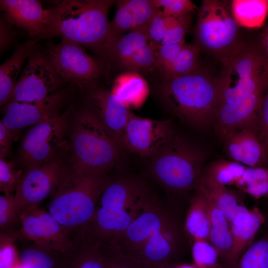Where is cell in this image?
<instances>
[{
  "label": "cell",
  "instance_id": "9",
  "mask_svg": "<svg viewBox=\"0 0 268 268\" xmlns=\"http://www.w3.org/2000/svg\"><path fill=\"white\" fill-rule=\"evenodd\" d=\"M221 63L223 70L217 78L220 106L268 88V72L261 42L247 43L236 54Z\"/></svg>",
  "mask_w": 268,
  "mask_h": 268
},
{
  "label": "cell",
  "instance_id": "38",
  "mask_svg": "<svg viewBox=\"0 0 268 268\" xmlns=\"http://www.w3.org/2000/svg\"><path fill=\"white\" fill-rule=\"evenodd\" d=\"M123 67L135 72L158 67L155 48L147 43L139 49Z\"/></svg>",
  "mask_w": 268,
  "mask_h": 268
},
{
  "label": "cell",
  "instance_id": "52",
  "mask_svg": "<svg viewBox=\"0 0 268 268\" xmlns=\"http://www.w3.org/2000/svg\"><path fill=\"white\" fill-rule=\"evenodd\" d=\"M176 265H177L176 263H175V264L169 265L168 266H166V267L164 268H175Z\"/></svg>",
  "mask_w": 268,
  "mask_h": 268
},
{
  "label": "cell",
  "instance_id": "51",
  "mask_svg": "<svg viewBox=\"0 0 268 268\" xmlns=\"http://www.w3.org/2000/svg\"><path fill=\"white\" fill-rule=\"evenodd\" d=\"M261 43L265 53L266 70L268 72V25L264 28L262 32Z\"/></svg>",
  "mask_w": 268,
  "mask_h": 268
},
{
  "label": "cell",
  "instance_id": "42",
  "mask_svg": "<svg viewBox=\"0 0 268 268\" xmlns=\"http://www.w3.org/2000/svg\"><path fill=\"white\" fill-rule=\"evenodd\" d=\"M134 30L147 27L152 18L160 9L153 0H133Z\"/></svg>",
  "mask_w": 268,
  "mask_h": 268
},
{
  "label": "cell",
  "instance_id": "19",
  "mask_svg": "<svg viewBox=\"0 0 268 268\" xmlns=\"http://www.w3.org/2000/svg\"><path fill=\"white\" fill-rule=\"evenodd\" d=\"M89 99L91 106L88 110L122 145L123 135L131 113L129 108L119 102L111 91L103 89L92 91Z\"/></svg>",
  "mask_w": 268,
  "mask_h": 268
},
{
  "label": "cell",
  "instance_id": "21",
  "mask_svg": "<svg viewBox=\"0 0 268 268\" xmlns=\"http://www.w3.org/2000/svg\"><path fill=\"white\" fill-rule=\"evenodd\" d=\"M265 217L258 208L242 212L231 222L232 245L224 268L234 267L253 240Z\"/></svg>",
  "mask_w": 268,
  "mask_h": 268
},
{
  "label": "cell",
  "instance_id": "18",
  "mask_svg": "<svg viewBox=\"0 0 268 268\" xmlns=\"http://www.w3.org/2000/svg\"><path fill=\"white\" fill-rule=\"evenodd\" d=\"M0 8L12 24L31 37H42L50 25L52 8L45 9L36 0H0Z\"/></svg>",
  "mask_w": 268,
  "mask_h": 268
},
{
  "label": "cell",
  "instance_id": "20",
  "mask_svg": "<svg viewBox=\"0 0 268 268\" xmlns=\"http://www.w3.org/2000/svg\"><path fill=\"white\" fill-rule=\"evenodd\" d=\"M222 141L225 154L233 161L249 167H268L264 148L253 130L245 128L232 131Z\"/></svg>",
  "mask_w": 268,
  "mask_h": 268
},
{
  "label": "cell",
  "instance_id": "44",
  "mask_svg": "<svg viewBox=\"0 0 268 268\" xmlns=\"http://www.w3.org/2000/svg\"><path fill=\"white\" fill-rule=\"evenodd\" d=\"M156 6L163 8V13L173 17H179L192 14L197 6L190 0H153Z\"/></svg>",
  "mask_w": 268,
  "mask_h": 268
},
{
  "label": "cell",
  "instance_id": "25",
  "mask_svg": "<svg viewBox=\"0 0 268 268\" xmlns=\"http://www.w3.org/2000/svg\"><path fill=\"white\" fill-rule=\"evenodd\" d=\"M111 92L128 108H137L145 102L149 88L146 81L140 74L131 71L123 73L116 78Z\"/></svg>",
  "mask_w": 268,
  "mask_h": 268
},
{
  "label": "cell",
  "instance_id": "37",
  "mask_svg": "<svg viewBox=\"0 0 268 268\" xmlns=\"http://www.w3.org/2000/svg\"><path fill=\"white\" fill-rule=\"evenodd\" d=\"M20 224V212L18 210L14 195L0 196V227L2 232H12L11 228L16 223Z\"/></svg>",
  "mask_w": 268,
  "mask_h": 268
},
{
  "label": "cell",
  "instance_id": "16",
  "mask_svg": "<svg viewBox=\"0 0 268 268\" xmlns=\"http://www.w3.org/2000/svg\"><path fill=\"white\" fill-rule=\"evenodd\" d=\"M62 90L38 102L10 101L3 108L2 122L14 134L59 114L66 99Z\"/></svg>",
  "mask_w": 268,
  "mask_h": 268
},
{
  "label": "cell",
  "instance_id": "54",
  "mask_svg": "<svg viewBox=\"0 0 268 268\" xmlns=\"http://www.w3.org/2000/svg\"></svg>",
  "mask_w": 268,
  "mask_h": 268
},
{
  "label": "cell",
  "instance_id": "32",
  "mask_svg": "<svg viewBox=\"0 0 268 268\" xmlns=\"http://www.w3.org/2000/svg\"><path fill=\"white\" fill-rule=\"evenodd\" d=\"M105 268H153L133 257L118 244L100 243Z\"/></svg>",
  "mask_w": 268,
  "mask_h": 268
},
{
  "label": "cell",
  "instance_id": "14",
  "mask_svg": "<svg viewBox=\"0 0 268 268\" xmlns=\"http://www.w3.org/2000/svg\"><path fill=\"white\" fill-rule=\"evenodd\" d=\"M67 164L59 156L48 162L26 169L14 194L20 213L25 208L39 205L45 198L51 196Z\"/></svg>",
  "mask_w": 268,
  "mask_h": 268
},
{
  "label": "cell",
  "instance_id": "13",
  "mask_svg": "<svg viewBox=\"0 0 268 268\" xmlns=\"http://www.w3.org/2000/svg\"><path fill=\"white\" fill-rule=\"evenodd\" d=\"M14 232L17 240L31 241L62 252H69L75 246L69 232L39 204L21 211L20 228Z\"/></svg>",
  "mask_w": 268,
  "mask_h": 268
},
{
  "label": "cell",
  "instance_id": "6",
  "mask_svg": "<svg viewBox=\"0 0 268 268\" xmlns=\"http://www.w3.org/2000/svg\"><path fill=\"white\" fill-rule=\"evenodd\" d=\"M115 1H57L52 7L51 23L42 37H60L102 51L107 39L108 12Z\"/></svg>",
  "mask_w": 268,
  "mask_h": 268
},
{
  "label": "cell",
  "instance_id": "5",
  "mask_svg": "<svg viewBox=\"0 0 268 268\" xmlns=\"http://www.w3.org/2000/svg\"><path fill=\"white\" fill-rule=\"evenodd\" d=\"M150 175L167 193L181 202L190 199L205 167V152L174 135L151 157Z\"/></svg>",
  "mask_w": 268,
  "mask_h": 268
},
{
  "label": "cell",
  "instance_id": "1",
  "mask_svg": "<svg viewBox=\"0 0 268 268\" xmlns=\"http://www.w3.org/2000/svg\"><path fill=\"white\" fill-rule=\"evenodd\" d=\"M182 202L158 198L128 227L116 244L153 268L176 263L186 250Z\"/></svg>",
  "mask_w": 268,
  "mask_h": 268
},
{
  "label": "cell",
  "instance_id": "31",
  "mask_svg": "<svg viewBox=\"0 0 268 268\" xmlns=\"http://www.w3.org/2000/svg\"><path fill=\"white\" fill-rule=\"evenodd\" d=\"M247 166L234 161L219 159L205 166L202 176L223 186H234Z\"/></svg>",
  "mask_w": 268,
  "mask_h": 268
},
{
  "label": "cell",
  "instance_id": "45",
  "mask_svg": "<svg viewBox=\"0 0 268 268\" xmlns=\"http://www.w3.org/2000/svg\"><path fill=\"white\" fill-rule=\"evenodd\" d=\"M258 136L264 148L266 165L268 164V88L260 106L257 120Z\"/></svg>",
  "mask_w": 268,
  "mask_h": 268
},
{
  "label": "cell",
  "instance_id": "48",
  "mask_svg": "<svg viewBox=\"0 0 268 268\" xmlns=\"http://www.w3.org/2000/svg\"><path fill=\"white\" fill-rule=\"evenodd\" d=\"M14 133L1 120L0 121V158H5L11 149Z\"/></svg>",
  "mask_w": 268,
  "mask_h": 268
},
{
  "label": "cell",
  "instance_id": "23",
  "mask_svg": "<svg viewBox=\"0 0 268 268\" xmlns=\"http://www.w3.org/2000/svg\"><path fill=\"white\" fill-rule=\"evenodd\" d=\"M196 189L202 192L224 214L230 223L248 209L240 194L203 176H201Z\"/></svg>",
  "mask_w": 268,
  "mask_h": 268
},
{
  "label": "cell",
  "instance_id": "22",
  "mask_svg": "<svg viewBox=\"0 0 268 268\" xmlns=\"http://www.w3.org/2000/svg\"><path fill=\"white\" fill-rule=\"evenodd\" d=\"M36 41L29 39L20 44L0 66V104L10 100L26 60L35 50Z\"/></svg>",
  "mask_w": 268,
  "mask_h": 268
},
{
  "label": "cell",
  "instance_id": "46",
  "mask_svg": "<svg viewBox=\"0 0 268 268\" xmlns=\"http://www.w3.org/2000/svg\"><path fill=\"white\" fill-rule=\"evenodd\" d=\"M185 44H160L155 48L158 67L162 71L173 63Z\"/></svg>",
  "mask_w": 268,
  "mask_h": 268
},
{
  "label": "cell",
  "instance_id": "12",
  "mask_svg": "<svg viewBox=\"0 0 268 268\" xmlns=\"http://www.w3.org/2000/svg\"><path fill=\"white\" fill-rule=\"evenodd\" d=\"M65 83L46 54L35 50L27 60L9 102L43 100Z\"/></svg>",
  "mask_w": 268,
  "mask_h": 268
},
{
  "label": "cell",
  "instance_id": "53",
  "mask_svg": "<svg viewBox=\"0 0 268 268\" xmlns=\"http://www.w3.org/2000/svg\"><path fill=\"white\" fill-rule=\"evenodd\" d=\"M14 268H25L23 267L22 266H21L20 264H19L18 265H17L16 267H15Z\"/></svg>",
  "mask_w": 268,
  "mask_h": 268
},
{
  "label": "cell",
  "instance_id": "3",
  "mask_svg": "<svg viewBox=\"0 0 268 268\" xmlns=\"http://www.w3.org/2000/svg\"><path fill=\"white\" fill-rule=\"evenodd\" d=\"M159 198L143 180L130 176L111 179L98 203L88 234L116 244L131 224Z\"/></svg>",
  "mask_w": 268,
  "mask_h": 268
},
{
  "label": "cell",
  "instance_id": "39",
  "mask_svg": "<svg viewBox=\"0 0 268 268\" xmlns=\"http://www.w3.org/2000/svg\"><path fill=\"white\" fill-rule=\"evenodd\" d=\"M192 21V14L179 17H171V19L160 44L185 43V37Z\"/></svg>",
  "mask_w": 268,
  "mask_h": 268
},
{
  "label": "cell",
  "instance_id": "7",
  "mask_svg": "<svg viewBox=\"0 0 268 268\" xmlns=\"http://www.w3.org/2000/svg\"><path fill=\"white\" fill-rule=\"evenodd\" d=\"M70 134V166L107 173L119 163L124 147L88 109L77 116Z\"/></svg>",
  "mask_w": 268,
  "mask_h": 268
},
{
  "label": "cell",
  "instance_id": "24",
  "mask_svg": "<svg viewBox=\"0 0 268 268\" xmlns=\"http://www.w3.org/2000/svg\"><path fill=\"white\" fill-rule=\"evenodd\" d=\"M184 226L188 236L193 241L209 240L211 216L209 201L204 194L195 190L189 201Z\"/></svg>",
  "mask_w": 268,
  "mask_h": 268
},
{
  "label": "cell",
  "instance_id": "29",
  "mask_svg": "<svg viewBox=\"0 0 268 268\" xmlns=\"http://www.w3.org/2000/svg\"><path fill=\"white\" fill-rule=\"evenodd\" d=\"M207 198V197H206ZM211 216V227L208 241L216 249L224 268L232 245L230 223L224 214L208 200Z\"/></svg>",
  "mask_w": 268,
  "mask_h": 268
},
{
  "label": "cell",
  "instance_id": "4",
  "mask_svg": "<svg viewBox=\"0 0 268 268\" xmlns=\"http://www.w3.org/2000/svg\"><path fill=\"white\" fill-rule=\"evenodd\" d=\"M160 93L169 109L183 121L198 127L214 125L220 106L217 78L199 68L164 79Z\"/></svg>",
  "mask_w": 268,
  "mask_h": 268
},
{
  "label": "cell",
  "instance_id": "36",
  "mask_svg": "<svg viewBox=\"0 0 268 268\" xmlns=\"http://www.w3.org/2000/svg\"><path fill=\"white\" fill-rule=\"evenodd\" d=\"M192 252L197 268H223L218 262L219 257L216 249L208 241L194 240Z\"/></svg>",
  "mask_w": 268,
  "mask_h": 268
},
{
  "label": "cell",
  "instance_id": "30",
  "mask_svg": "<svg viewBox=\"0 0 268 268\" xmlns=\"http://www.w3.org/2000/svg\"><path fill=\"white\" fill-rule=\"evenodd\" d=\"M231 7L236 22L246 28L262 26L268 13V1L265 0H233Z\"/></svg>",
  "mask_w": 268,
  "mask_h": 268
},
{
  "label": "cell",
  "instance_id": "47",
  "mask_svg": "<svg viewBox=\"0 0 268 268\" xmlns=\"http://www.w3.org/2000/svg\"><path fill=\"white\" fill-rule=\"evenodd\" d=\"M268 178V167H247L242 176L236 183L234 186L240 189L242 187L249 183L262 181Z\"/></svg>",
  "mask_w": 268,
  "mask_h": 268
},
{
  "label": "cell",
  "instance_id": "49",
  "mask_svg": "<svg viewBox=\"0 0 268 268\" xmlns=\"http://www.w3.org/2000/svg\"><path fill=\"white\" fill-rule=\"evenodd\" d=\"M239 190L255 199H259L268 195V178L249 183Z\"/></svg>",
  "mask_w": 268,
  "mask_h": 268
},
{
  "label": "cell",
  "instance_id": "34",
  "mask_svg": "<svg viewBox=\"0 0 268 268\" xmlns=\"http://www.w3.org/2000/svg\"><path fill=\"white\" fill-rule=\"evenodd\" d=\"M116 3V15L109 22L106 42L115 39L126 32L134 30L133 0H118Z\"/></svg>",
  "mask_w": 268,
  "mask_h": 268
},
{
  "label": "cell",
  "instance_id": "50",
  "mask_svg": "<svg viewBox=\"0 0 268 268\" xmlns=\"http://www.w3.org/2000/svg\"><path fill=\"white\" fill-rule=\"evenodd\" d=\"M0 18V53L5 51L12 42L14 32L10 26V22L5 18Z\"/></svg>",
  "mask_w": 268,
  "mask_h": 268
},
{
  "label": "cell",
  "instance_id": "40",
  "mask_svg": "<svg viewBox=\"0 0 268 268\" xmlns=\"http://www.w3.org/2000/svg\"><path fill=\"white\" fill-rule=\"evenodd\" d=\"M17 241L13 231L0 233V268H14L20 264L14 244Z\"/></svg>",
  "mask_w": 268,
  "mask_h": 268
},
{
  "label": "cell",
  "instance_id": "27",
  "mask_svg": "<svg viewBox=\"0 0 268 268\" xmlns=\"http://www.w3.org/2000/svg\"><path fill=\"white\" fill-rule=\"evenodd\" d=\"M147 28L133 31L106 41L102 51L112 60L124 66L139 49L147 43Z\"/></svg>",
  "mask_w": 268,
  "mask_h": 268
},
{
  "label": "cell",
  "instance_id": "28",
  "mask_svg": "<svg viewBox=\"0 0 268 268\" xmlns=\"http://www.w3.org/2000/svg\"><path fill=\"white\" fill-rule=\"evenodd\" d=\"M19 252L20 264L25 268H60L68 253L24 240Z\"/></svg>",
  "mask_w": 268,
  "mask_h": 268
},
{
  "label": "cell",
  "instance_id": "11",
  "mask_svg": "<svg viewBox=\"0 0 268 268\" xmlns=\"http://www.w3.org/2000/svg\"><path fill=\"white\" fill-rule=\"evenodd\" d=\"M45 53L65 82L88 87L100 74L98 63L75 42L64 38L58 43L50 42Z\"/></svg>",
  "mask_w": 268,
  "mask_h": 268
},
{
  "label": "cell",
  "instance_id": "41",
  "mask_svg": "<svg viewBox=\"0 0 268 268\" xmlns=\"http://www.w3.org/2000/svg\"><path fill=\"white\" fill-rule=\"evenodd\" d=\"M22 176V171L16 170L11 162L0 158V190L3 194L15 191Z\"/></svg>",
  "mask_w": 268,
  "mask_h": 268
},
{
  "label": "cell",
  "instance_id": "2",
  "mask_svg": "<svg viewBox=\"0 0 268 268\" xmlns=\"http://www.w3.org/2000/svg\"><path fill=\"white\" fill-rule=\"evenodd\" d=\"M110 180L106 173L67 164L51 195L48 211L69 232L74 241L88 234L99 199Z\"/></svg>",
  "mask_w": 268,
  "mask_h": 268
},
{
  "label": "cell",
  "instance_id": "35",
  "mask_svg": "<svg viewBox=\"0 0 268 268\" xmlns=\"http://www.w3.org/2000/svg\"><path fill=\"white\" fill-rule=\"evenodd\" d=\"M231 268H268V229L248 247Z\"/></svg>",
  "mask_w": 268,
  "mask_h": 268
},
{
  "label": "cell",
  "instance_id": "8",
  "mask_svg": "<svg viewBox=\"0 0 268 268\" xmlns=\"http://www.w3.org/2000/svg\"><path fill=\"white\" fill-rule=\"evenodd\" d=\"M231 1L203 0L198 8L194 32L195 44L202 52L219 60L228 59L247 44L234 18Z\"/></svg>",
  "mask_w": 268,
  "mask_h": 268
},
{
  "label": "cell",
  "instance_id": "33",
  "mask_svg": "<svg viewBox=\"0 0 268 268\" xmlns=\"http://www.w3.org/2000/svg\"><path fill=\"white\" fill-rule=\"evenodd\" d=\"M200 52L195 44L186 43L173 63L162 71L164 79L188 74L199 69Z\"/></svg>",
  "mask_w": 268,
  "mask_h": 268
},
{
  "label": "cell",
  "instance_id": "43",
  "mask_svg": "<svg viewBox=\"0 0 268 268\" xmlns=\"http://www.w3.org/2000/svg\"><path fill=\"white\" fill-rule=\"evenodd\" d=\"M171 17L165 15L159 9L147 26V34L149 44L154 48L157 47L165 34L169 25Z\"/></svg>",
  "mask_w": 268,
  "mask_h": 268
},
{
  "label": "cell",
  "instance_id": "10",
  "mask_svg": "<svg viewBox=\"0 0 268 268\" xmlns=\"http://www.w3.org/2000/svg\"><path fill=\"white\" fill-rule=\"evenodd\" d=\"M69 113L56 114L31 127L19 150V158L26 169L59 156L65 147Z\"/></svg>",
  "mask_w": 268,
  "mask_h": 268
},
{
  "label": "cell",
  "instance_id": "15",
  "mask_svg": "<svg viewBox=\"0 0 268 268\" xmlns=\"http://www.w3.org/2000/svg\"><path fill=\"white\" fill-rule=\"evenodd\" d=\"M173 135L171 120H152L131 113L122 137L124 148L151 157Z\"/></svg>",
  "mask_w": 268,
  "mask_h": 268
},
{
  "label": "cell",
  "instance_id": "26",
  "mask_svg": "<svg viewBox=\"0 0 268 268\" xmlns=\"http://www.w3.org/2000/svg\"><path fill=\"white\" fill-rule=\"evenodd\" d=\"M100 242L90 236L75 241L60 268H105L99 250Z\"/></svg>",
  "mask_w": 268,
  "mask_h": 268
},
{
  "label": "cell",
  "instance_id": "17",
  "mask_svg": "<svg viewBox=\"0 0 268 268\" xmlns=\"http://www.w3.org/2000/svg\"><path fill=\"white\" fill-rule=\"evenodd\" d=\"M265 92L255 93L220 106L213 128L221 140L230 132L245 128L253 130L258 135V113Z\"/></svg>",
  "mask_w": 268,
  "mask_h": 268
}]
</instances>
